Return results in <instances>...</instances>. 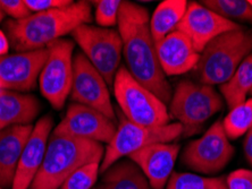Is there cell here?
I'll use <instances>...</instances> for the list:
<instances>
[{"instance_id": "obj_1", "label": "cell", "mask_w": 252, "mask_h": 189, "mask_svg": "<svg viewBox=\"0 0 252 189\" xmlns=\"http://www.w3.org/2000/svg\"><path fill=\"white\" fill-rule=\"evenodd\" d=\"M117 25L123 41L125 68L133 79L167 105L172 99V87L158 61L148 10L135 2L122 1Z\"/></svg>"}, {"instance_id": "obj_2", "label": "cell", "mask_w": 252, "mask_h": 189, "mask_svg": "<svg viewBox=\"0 0 252 189\" xmlns=\"http://www.w3.org/2000/svg\"><path fill=\"white\" fill-rule=\"evenodd\" d=\"M91 2L76 1L63 8L31 14L5 23L10 44L17 53L44 49L81 25L92 22Z\"/></svg>"}, {"instance_id": "obj_3", "label": "cell", "mask_w": 252, "mask_h": 189, "mask_svg": "<svg viewBox=\"0 0 252 189\" xmlns=\"http://www.w3.org/2000/svg\"><path fill=\"white\" fill-rule=\"evenodd\" d=\"M103 154L105 149L101 143L51 134L42 165L30 189H59L81 166L101 163Z\"/></svg>"}, {"instance_id": "obj_4", "label": "cell", "mask_w": 252, "mask_h": 189, "mask_svg": "<svg viewBox=\"0 0 252 189\" xmlns=\"http://www.w3.org/2000/svg\"><path fill=\"white\" fill-rule=\"evenodd\" d=\"M251 54L252 29L241 27L217 36L200 54L194 68L199 83L220 86L234 75L241 62Z\"/></svg>"}, {"instance_id": "obj_5", "label": "cell", "mask_w": 252, "mask_h": 189, "mask_svg": "<svg viewBox=\"0 0 252 189\" xmlns=\"http://www.w3.org/2000/svg\"><path fill=\"white\" fill-rule=\"evenodd\" d=\"M224 108V101L214 86L191 81L177 85L169 102V116L183 127V136L196 134L214 114Z\"/></svg>"}, {"instance_id": "obj_6", "label": "cell", "mask_w": 252, "mask_h": 189, "mask_svg": "<svg viewBox=\"0 0 252 189\" xmlns=\"http://www.w3.org/2000/svg\"><path fill=\"white\" fill-rule=\"evenodd\" d=\"M114 94L128 121L143 127H161L169 124L167 107L153 92L133 79L121 67L114 80Z\"/></svg>"}, {"instance_id": "obj_7", "label": "cell", "mask_w": 252, "mask_h": 189, "mask_svg": "<svg viewBox=\"0 0 252 189\" xmlns=\"http://www.w3.org/2000/svg\"><path fill=\"white\" fill-rule=\"evenodd\" d=\"M182 135L183 127L179 122H169L161 127H143L127 119L122 120L113 139L107 144L100 163V173L107 171L116 162L143 147L157 143H172Z\"/></svg>"}, {"instance_id": "obj_8", "label": "cell", "mask_w": 252, "mask_h": 189, "mask_svg": "<svg viewBox=\"0 0 252 189\" xmlns=\"http://www.w3.org/2000/svg\"><path fill=\"white\" fill-rule=\"evenodd\" d=\"M72 36L108 86L113 85L123 55V41L120 32L84 24L74 29Z\"/></svg>"}, {"instance_id": "obj_9", "label": "cell", "mask_w": 252, "mask_h": 189, "mask_svg": "<svg viewBox=\"0 0 252 189\" xmlns=\"http://www.w3.org/2000/svg\"><path fill=\"white\" fill-rule=\"evenodd\" d=\"M47 49L48 58L39 76L40 91L53 108L61 110L72 88L74 42L59 39Z\"/></svg>"}, {"instance_id": "obj_10", "label": "cell", "mask_w": 252, "mask_h": 189, "mask_svg": "<svg viewBox=\"0 0 252 189\" xmlns=\"http://www.w3.org/2000/svg\"><path fill=\"white\" fill-rule=\"evenodd\" d=\"M234 155L223 122L218 120L199 139L192 140L185 147L182 161L193 171L211 175L223 170Z\"/></svg>"}, {"instance_id": "obj_11", "label": "cell", "mask_w": 252, "mask_h": 189, "mask_svg": "<svg viewBox=\"0 0 252 189\" xmlns=\"http://www.w3.org/2000/svg\"><path fill=\"white\" fill-rule=\"evenodd\" d=\"M70 100L77 105L99 111L115 121V111L110 101L108 84L83 54L73 59V80Z\"/></svg>"}, {"instance_id": "obj_12", "label": "cell", "mask_w": 252, "mask_h": 189, "mask_svg": "<svg viewBox=\"0 0 252 189\" xmlns=\"http://www.w3.org/2000/svg\"><path fill=\"white\" fill-rule=\"evenodd\" d=\"M116 131L115 122L105 114L87 106L73 103L68 107L65 117L53 131V134L109 144Z\"/></svg>"}, {"instance_id": "obj_13", "label": "cell", "mask_w": 252, "mask_h": 189, "mask_svg": "<svg viewBox=\"0 0 252 189\" xmlns=\"http://www.w3.org/2000/svg\"><path fill=\"white\" fill-rule=\"evenodd\" d=\"M243 27L235 22L228 21L210 10L202 3L191 1L177 27V31L188 36L194 49L201 54L207 44L226 32Z\"/></svg>"}, {"instance_id": "obj_14", "label": "cell", "mask_w": 252, "mask_h": 189, "mask_svg": "<svg viewBox=\"0 0 252 189\" xmlns=\"http://www.w3.org/2000/svg\"><path fill=\"white\" fill-rule=\"evenodd\" d=\"M47 58V48L0 57V90L24 92L34 88Z\"/></svg>"}, {"instance_id": "obj_15", "label": "cell", "mask_w": 252, "mask_h": 189, "mask_svg": "<svg viewBox=\"0 0 252 189\" xmlns=\"http://www.w3.org/2000/svg\"><path fill=\"white\" fill-rule=\"evenodd\" d=\"M53 118L44 116L33 126L31 135L18 162L12 189H30L42 165L48 142L53 132Z\"/></svg>"}, {"instance_id": "obj_16", "label": "cell", "mask_w": 252, "mask_h": 189, "mask_svg": "<svg viewBox=\"0 0 252 189\" xmlns=\"http://www.w3.org/2000/svg\"><path fill=\"white\" fill-rule=\"evenodd\" d=\"M180 149L179 144L157 143L143 147L127 158L144 173L151 188L164 189L173 173Z\"/></svg>"}, {"instance_id": "obj_17", "label": "cell", "mask_w": 252, "mask_h": 189, "mask_svg": "<svg viewBox=\"0 0 252 189\" xmlns=\"http://www.w3.org/2000/svg\"><path fill=\"white\" fill-rule=\"evenodd\" d=\"M156 53L166 77L183 75L194 70L200 59V54L190 39L177 29L156 42Z\"/></svg>"}, {"instance_id": "obj_18", "label": "cell", "mask_w": 252, "mask_h": 189, "mask_svg": "<svg viewBox=\"0 0 252 189\" xmlns=\"http://www.w3.org/2000/svg\"><path fill=\"white\" fill-rule=\"evenodd\" d=\"M33 125L13 126L0 132V187L12 189L16 169Z\"/></svg>"}, {"instance_id": "obj_19", "label": "cell", "mask_w": 252, "mask_h": 189, "mask_svg": "<svg viewBox=\"0 0 252 189\" xmlns=\"http://www.w3.org/2000/svg\"><path fill=\"white\" fill-rule=\"evenodd\" d=\"M40 112L35 96L0 90V132L13 126L32 125Z\"/></svg>"}, {"instance_id": "obj_20", "label": "cell", "mask_w": 252, "mask_h": 189, "mask_svg": "<svg viewBox=\"0 0 252 189\" xmlns=\"http://www.w3.org/2000/svg\"><path fill=\"white\" fill-rule=\"evenodd\" d=\"M94 189H153L144 173L129 159L120 160L102 173Z\"/></svg>"}, {"instance_id": "obj_21", "label": "cell", "mask_w": 252, "mask_h": 189, "mask_svg": "<svg viewBox=\"0 0 252 189\" xmlns=\"http://www.w3.org/2000/svg\"><path fill=\"white\" fill-rule=\"evenodd\" d=\"M188 3L187 0H165L159 3L150 18V32L155 43L176 31L187 12Z\"/></svg>"}, {"instance_id": "obj_22", "label": "cell", "mask_w": 252, "mask_h": 189, "mask_svg": "<svg viewBox=\"0 0 252 189\" xmlns=\"http://www.w3.org/2000/svg\"><path fill=\"white\" fill-rule=\"evenodd\" d=\"M220 90L229 110L247 101V95L252 90V54L241 62L234 75L221 84Z\"/></svg>"}, {"instance_id": "obj_23", "label": "cell", "mask_w": 252, "mask_h": 189, "mask_svg": "<svg viewBox=\"0 0 252 189\" xmlns=\"http://www.w3.org/2000/svg\"><path fill=\"white\" fill-rule=\"evenodd\" d=\"M221 122L228 139H238L246 135L252 127V98L229 110Z\"/></svg>"}, {"instance_id": "obj_24", "label": "cell", "mask_w": 252, "mask_h": 189, "mask_svg": "<svg viewBox=\"0 0 252 189\" xmlns=\"http://www.w3.org/2000/svg\"><path fill=\"white\" fill-rule=\"evenodd\" d=\"M200 3L228 21L252 23V7L246 0H203Z\"/></svg>"}, {"instance_id": "obj_25", "label": "cell", "mask_w": 252, "mask_h": 189, "mask_svg": "<svg viewBox=\"0 0 252 189\" xmlns=\"http://www.w3.org/2000/svg\"><path fill=\"white\" fill-rule=\"evenodd\" d=\"M166 189H228L223 177H203L194 173L173 172Z\"/></svg>"}, {"instance_id": "obj_26", "label": "cell", "mask_w": 252, "mask_h": 189, "mask_svg": "<svg viewBox=\"0 0 252 189\" xmlns=\"http://www.w3.org/2000/svg\"><path fill=\"white\" fill-rule=\"evenodd\" d=\"M99 175L100 163H89L73 172L59 189H91L97 183Z\"/></svg>"}, {"instance_id": "obj_27", "label": "cell", "mask_w": 252, "mask_h": 189, "mask_svg": "<svg viewBox=\"0 0 252 189\" xmlns=\"http://www.w3.org/2000/svg\"><path fill=\"white\" fill-rule=\"evenodd\" d=\"M91 3H94L95 6L94 18L100 27L110 28L117 24L122 5L121 0H100Z\"/></svg>"}, {"instance_id": "obj_28", "label": "cell", "mask_w": 252, "mask_h": 189, "mask_svg": "<svg viewBox=\"0 0 252 189\" xmlns=\"http://www.w3.org/2000/svg\"><path fill=\"white\" fill-rule=\"evenodd\" d=\"M0 10L13 20H23L31 15L25 0H0Z\"/></svg>"}, {"instance_id": "obj_29", "label": "cell", "mask_w": 252, "mask_h": 189, "mask_svg": "<svg viewBox=\"0 0 252 189\" xmlns=\"http://www.w3.org/2000/svg\"><path fill=\"white\" fill-rule=\"evenodd\" d=\"M228 189H252V171L239 169L231 172L226 178Z\"/></svg>"}, {"instance_id": "obj_30", "label": "cell", "mask_w": 252, "mask_h": 189, "mask_svg": "<svg viewBox=\"0 0 252 189\" xmlns=\"http://www.w3.org/2000/svg\"><path fill=\"white\" fill-rule=\"evenodd\" d=\"M74 1L72 0H25V3H27L31 14L63 8V7L69 6Z\"/></svg>"}, {"instance_id": "obj_31", "label": "cell", "mask_w": 252, "mask_h": 189, "mask_svg": "<svg viewBox=\"0 0 252 189\" xmlns=\"http://www.w3.org/2000/svg\"><path fill=\"white\" fill-rule=\"evenodd\" d=\"M243 152L247 161L249 162L250 165L252 166V127L248 131L246 137H244Z\"/></svg>"}, {"instance_id": "obj_32", "label": "cell", "mask_w": 252, "mask_h": 189, "mask_svg": "<svg viewBox=\"0 0 252 189\" xmlns=\"http://www.w3.org/2000/svg\"><path fill=\"white\" fill-rule=\"evenodd\" d=\"M9 40L8 36H7L3 31L0 29V57H3L6 55L9 50Z\"/></svg>"}, {"instance_id": "obj_33", "label": "cell", "mask_w": 252, "mask_h": 189, "mask_svg": "<svg viewBox=\"0 0 252 189\" xmlns=\"http://www.w3.org/2000/svg\"><path fill=\"white\" fill-rule=\"evenodd\" d=\"M3 17H5V14H3V13L1 12V10H0V23H1V22H2Z\"/></svg>"}, {"instance_id": "obj_34", "label": "cell", "mask_w": 252, "mask_h": 189, "mask_svg": "<svg viewBox=\"0 0 252 189\" xmlns=\"http://www.w3.org/2000/svg\"><path fill=\"white\" fill-rule=\"evenodd\" d=\"M249 3H250L251 7H252V0H249Z\"/></svg>"}, {"instance_id": "obj_35", "label": "cell", "mask_w": 252, "mask_h": 189, "mask_svg": "<svg viewBox=\"0 0 252 189\" xmlns=\"http://www.w3.org/2000/svg\"><path fill=\"white\" fill-rule=\"evenodd\" d=\"M250 94H251V95H252V90H251V92H250Z\"/></svg>"}, {"instance_id": "obj_36", "label": "cell", "mask_w": 252, "mask_h": 189, "mask_svg": "<svg viewBox=\"0 0 252 189\" xmlns=\"http://www.w3.org/2000/svg\"><path fill=\"white\" fill-rule=\"evenodd\" d=\"M0 189H3V188H1V187H0Z\"/></svg>"}]
</instances>
